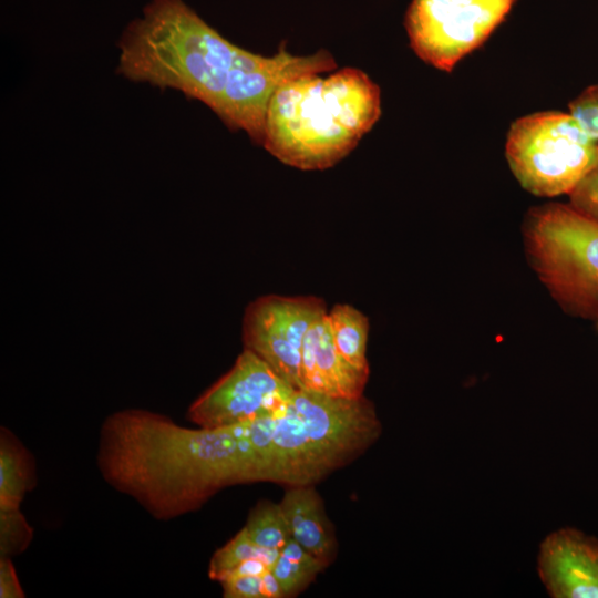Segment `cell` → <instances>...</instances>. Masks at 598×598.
Instances as JSON below:
<instances>
[{"label": "cell", "mask_w": 598, "mask_h": 598, "mask_svg": "<svg viewBox=\"0 0 598 598\" xmlns=\"http://www.w3.org/2000/svg\"><path fill=\"white\" fill-rule=\"evenodd\" d=\"M117 72L198 100L224 124L264 143L266 113L276 90L309 73L337 68L327 50L293 55L283 47L264 56L237 47L183 0H152L118 42Z\"/></svg>", "instance_id": "obj_1"}, {"label": "cell", "mask_w": 598, "mask_h": 598, "mask_svg": "<svg viewBox=\"0 0 598 598\" xmlns=\"http://www.w3.org/2000/svg\"><path fill=\"white\" fill-rule=\"evenodd\" d=\"M274 416L225 427H187L124 409L103 421L96 463L104 481L158 520L200 508L219 491L268 482Z\"/></svg>", "instance_id": "obj_2"}, {"label": "cell", "mask_w": 598, "mask_h": 598, "mask_svg": "<svg viewBox=\"0 0 598 598\" xmlns=\"http://www.w3.org/2000/svg\"><path fill=\"white\" fill-rule=\"evenodd\" d=\"M380 115V89L362 70L303 74L271 96L262 147L286 165L326 169L344 158Z\"/></svg>", "instance_id": "obj_3"}, {"label": "cell", "mask_w": 598, "mask_h": 598, "mask_svg": "<svg viewBox=\"0 0 598 598\" xmlns=\"http://www.w3.org/2000/svg\"><path fill=\"white\" fill-rule=\"evenodd\" d=\"M381 422L367 398L298 389L274 415L268 482L315 485L365 452Z\"/></svg>", "instance_id": "obj_4"}, {"label": "cell", "mask_w": 598, "mask_h": 598, "mask_svg": "<svg viewBox=\"0 0 598 598\" xmlns=\"http://www.w3.org/2000/svg\"><path fill=\"white\" fill-rule=\"evenodd\" d=\"M524 234L530 262L554 298L576 317L597 319L598 220L551 203L529 212Z\"/></svg>", "instance_id": "obj_5"}, {"label": "cell", "mask_w": 598, "mask_h": 598, "mask_svg": "<svg viewBox=\"0 0 598 598\" xmlns=\"http://www.w3.org/2000/svg\"><path fill=\"white\" fill-rule=\"evenodd\" d=\"M508 165L529 193L569 195L598 161L591 140L568 112L544 111L516 120L505 146Z\"/></svg>", "instance_id": "obj_6"}, {"label": "cell", "mask_w": 598, "mask_h": 598, "mask_svg": "<svg viewBox=\"0 0 598 598\" xmlns=\"http://www.w3.org/2000/svg\"><path fill=\"white\" fill-rule=\"evenodd\" d=\"M517 0H412L404 18L409 42L426 64L451 72L506 19Z\"/></svg>", "instance_id": "obj_7"}, {"label": "cell", "mask_w": 598, "mask_h": 598, "mask_svg": "<svg viewBox=\"0 0 598 598\" xmlns=\"http://www.w3.org/2000/svg\"><path fill=\"white\" fill-rule=\"evenodd\" d=\"M298 390L248 349L188 408L202 427H225L276 414Z\"/></svg>", "instance_id": "obj_8"}, {"label": "cell", "mask_w": 598, "mask_h": 598, "mask_svg": "<svg viewBox=\"0 0 598 598\" xmlns=\"http://www.w3.org/2000/svg\"><path fill=\"white\" fill-rule=\"evenodd\" d=\"M327 313L326 303L320 298L260 297L245 311V349L252 351L282 379L300 389L301 350L306 333Z\"/></svg>", "instance_id": "obj_9"}, {"label": "cell", "mask_w": 598, "mask_h": 598, "mask_svg": "<svg viewBox=\"0 0 598 598\" xmlns=\"http://www.w3.org/2000/svg\"><path fill=\"white\" fill-rule=\"evenodd\" d=\"M538 573L555 598H598V539L563 528L540 544Z\"/></svg>", "instance_id": "obj_10"}, {"label": "cell", "mask_w": 598, "mask_h": 598, "mask_svg": "<svg viewBox=\"0 0 598 598\" xmlns=\"http://www.w3.org/2000/svg\"><path fill=\"white\" fill-rule=\"evenodd\" d=\"M327 315L306 333L301 350L300 389L332 396H362L369 374L353 368L338 352Z\"/></svg>", "instance_id": "obj_11"}, {"label": "cell", "mask_w": 598, "mask_h": 598, "mask_svg": "<svg viewBox=\"0 0 598 598\" xmlns=\"http://www.w3.org/2000/svg\"><path fill=\"white\" fill-rule=\"evenodd\" d=\"M279 505L290 537L329 566L336 557L337 538L315 485L288 486Z\"/></svg>", "instance_id": "obj_12"}, {"label": "cell", "mask_w": 598, "mask_h": 598, "mask_svg": "<svg viewBox=\"0 0 598 598\" xmlns=\"http://www.w3.org/2000/svg\"><path fill=\"white\" fill-rule=\"evenodd\" d=\"M35 470L31 453L6 427L0 430V509L20 508L34 487Z\"/></svg>", "instance_id": "obj_13"}, {"label": "cell", "mask_w": 598, "mask_h": 598, "mask_svg": "<svg viewBox=\"0 0 598 598\" xmlns=\"http://www.w3.org/2000/svg\"><path fill=\"white\" fill-rule=\"evenodd\" d=\"M330 332L338 352L357 370L369 374L367 341L368 318L350 305H336L327 315Z\"/></svg>", "instance_id": "obj_14"}, {"label": "cell", "mask_w": 598, "mask_h": 598, "mask_svg": "<svg viewBox=\"0 0 598 598\" xmlns=\"http://www.w3.org/2000/svg\"><path fill=\"white\" fill-rule=\"evenodd\" d=\"M326 567L324 563L308 553L293 538H289L279 550L271 567L283 597H295L302 592Z\"/></svg>", "instance_id": "obj_15"}, {"label": "cell", "mask_w": 598, "mask_h": 598, "mask_svg": "<svg viewBox=\"0 0 598 598\" xmlns=\"http://www.w3.org/2000/svg\"><path fill=\"white\" fill-rule=\"evenodd\" d=\"M243 528L254 543L267 549L280 550L290 538L279 503L269 501L252 507Z\"/></svg>", "instance_id": "obj_16"}, {"label": "cell", "mask_w": 598, "mask_h": 598, "mask_svg": "<svg viewBox=\"0 0 598 598\" xmlns=\"http://www.w3.org/2000/svg\"><path fill=\"white\" fill-rule=\"evenodd\" d=\"M278 556L279 550L267 549L257 545L241 528L230 540L214 553L208 564V577L219 581L237 565L252 558L264 560L271 569Z\"/></svg>", "instance_id": "obj_17"}, {"label": "cell", "mask_w": 598, "mask_h": 598, "mask_svg": "<svg viewBox=\"0 0 598 598\" xmlns=\"http://www.w3.org/2000/svg\"><path fill=\"white\" fill-rule=\"evenodd\" d=\"M33 537V529L20 508L0 509V557L24 551Z\"/></svg>", "instance_id": "obj_18"}, {"label": "cell", "mask_w": 598, "mask_h": 598, "mask_svg": "<svg viewBox=\"0 0 598 598\" xmlns=\"http://www.w3.org/2000/svg\"><path fill=\"white\" fill-rule=\"evenodd\" d=\"M568 110L580 128L598 142V84L586 87L569 103Z\"/></svg>", "instance_id": "obj_19"}, {"label": "cell", "mask_w": 598, "mask_h": 598, "mask_svg": "<svg viewBox=\"0 0 598 598\" xmlns=\"http://www.w3.org/2000/svg\"><path fill=\"white\" fill-rule=\"evenodd\" d=\"M568 196L574 208L598 220V161Z\"/></svg>", "instance_id": "obj_20"}, {"label": "cell", "mask_w": 598, "mask_h": 598, "mask_svg": "<svg viewBox=\"0 0 598 598\" xmlns=\"http://www.w3.org/2000/svg\"><path fill=\"white\" fill-rule=\"evenodd\" d=\"M219 582L225 598H266L262 576L229 577Z\"/></svg>", "instance_id": "obj_21"}, {"label": "cell", "mask_w": 598, "mask_h": 598, "mask_svg": "<svg viewBox=\"0 0 598 598\" xmlns=\"http://www.w3.org/2000/svg\"><path fill=\"white\" fill-rule=\"evenodd\" d=\"M23 597L24 592L11 561V557H0V598Z\"/></svg>", "instance_id": "obj_22"}, {"label": "cell", "mask_w": 598, "mask_h": 598, "mask_svg": "<svg viewBox=\"0 0 598 598\" xmlns=\"http://www.w3.org/2000/svg\"><path fill=\"white\" fill-rule=\"evenodd\" d=\"M262 584L266 598H285L281 587L271 569L262 575Z\"/></svg>", "instance_id": "obj_23"}, {"label": "cell", "mask_w": 598, "mask_h": 598, "mask_svg": "<svg viewBox=\"0 0 598 598\" xmlns=\"http://www.w3.org/2000/svg\"><path fill=\"white\" fill-rule=\"evenodd\" d=\"M598 319V318H597Z\"/></svg>", "instance_id": "obj_24"}]
</instances>
